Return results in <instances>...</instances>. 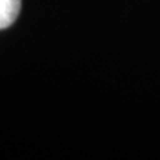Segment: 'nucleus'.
Segmentation results:
<instances>
[{
  "label": "nucleus",
  "instance_id": "nucleus-1",
  "mask_svg": "<svg viewBox=\"0 0 160 160\" xmlns=\"http://www.w3.org/2000/svg\"><path fill=\"white\" fill-rule=\"evenodd\" d=\"M22 0H0V29L8 28L20 13Z\"/></svg>",
  "mask_w": 160,
  "mask_h": 160
}]
</instances>
